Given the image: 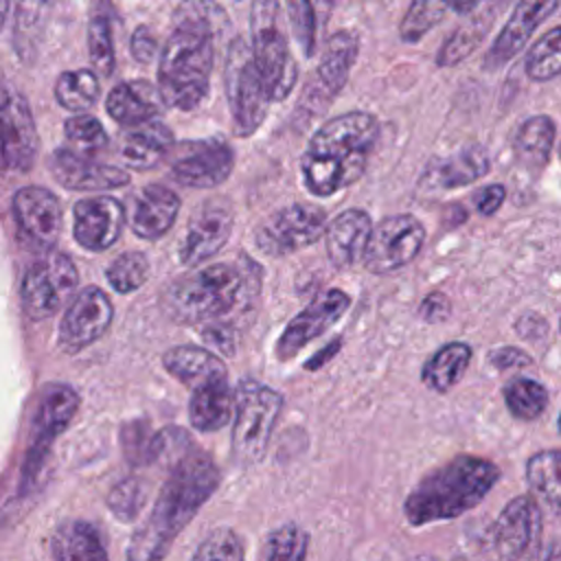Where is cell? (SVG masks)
I'll list each match as a JSON object with an SVG mask.
<instances>
[{"label": "cell", "instance_id": "9", "mask_svg": "<svg viewBox=\"0 0 561 561\" xmlns=\"http://www.w3.org/2000/svg\"><path fill=\"white\" fill-rule=\"evenodd\" d=\"M79 272L72 259L57 250H46V256L35 261L22 276L20 298L28 320H46L75 296Z\"/></svg>", "mask_w": 561, "mask_h": 561}, {"label": "cell", "instance_id": "32", "mask_svg": "<svg viewBox=\"0 0 561 561\" xmlns=\"http://www.w3.org/2000/svg\"><path fill=\"white\" fill-rule=\"evenodd\" d=\"M473 351L467 342H445L438 346L421 368V381L432 392H449L467 373Z\"/></svg>", "mask_w": 561, "mask_h": 561}, {"label": "cell", "instance_id": "11", "mask_svg": "<svg viewBox=\"0 0 561 561\" xmlns=\"http://www.w3.org/2000/svg\"><path fill=\"white\" fill-rule=\"evenodd\" d=\"M79 410V394L75 388L66 383H53L35 412L33 427H31V443L24 456L22 476H20V491H28L33 480L37 478L44 460L55 443V438L68 427L72 416Z\"/></svg>", "mask_w": 561, "mask_h": 561}, {"label": "cell", "instance_id": "51", "mask_svg": "<svg viewBox=\"0 0 561 561\" xmlns=\"http://www.w3.org/2000/svg\"><path fill=\"white\" fill-rule=\"evenodd\" d=\"M129 53L131 57L138 61V64H149L153 61V57L160 53L158 50V39L153 35V31L145 24L136 26V31L131 33V39H129Z\"/></svg>", "mask_w": 561, "mask_h": 561}, {"label": "cell", "instance_id": "42", "mask_svg": "<svg viewBox=\"0 0 561 561\" xmlns=\"http://www.w3.org/2000/svg\"><path fill=\"white\" fill-rule=\"evenodd\" d=\"M307 546L309 535L296 524H285L265 537L261 557L265 561H300L307 554Z\"/></svg>", "mask_w": 561, "mask_h": 561}, {"label": "cell", "instance_id": "55", "mask_svg": "<svg viewBox=\"0 0 561 561\" xmlns=\"http://www.w3.org/2000/svg\"><path fill=\"white\" fill-rule=\"evenodd\" d=\"M340 344H342V340H335V342H331L327 348H322L318 355H313L305 366L309 368V370H316V368H320L327 359H331L335 353H337V348H340Z\"/></svg>", "mask_w": 561, "mask_h": 561}, {"label": "cell", "instance_id": "6", "mask_svg": "<svg viewBox=\"0 0 561 561\" xmlns=\"http://www.w3.org/2000/svg\"><path fill=\"white\" fill-rule=\"evenodd\" d=\"M224 83L234 134L241 138L252 136L265 121L274 99L254 59L250 39L241 35L228 46Z\"/></svg>", "mask_w": 561, "mask_h": 561}, {"label": "cell", "instance_id": "48", "mask_svg": "<svg viewBox=\"0 0 561 561\" xmlns=\"http://www.w3.org/2000/svg\"><path fill=\"white\" fill-rule=\"evenodd\" d=\"M193 449L191 436L186 430L171 425L160 432H156V451H153V462H160L164 467H175L188 451Z\"/></svg>", "mask_w": 561, "mask_h": 561}, {"label": "cell", "instance_id": "7", "mask_svg": "<svg viewBox=\"0 0 561 561\" xmlns=\"http://www.w3.org/2000/svg\"><path fill=\"white\" fill-rule=\"evenodd\" d=\"M283 410V397L274 388L243 379L234 390L232 414V451L243 465H256L263 460L272 430Z\"/></svg>", "mask_w": 561, "mask_h": 561}, {"label": "cell", "instance_id": "60", "mask_svg": "<svg viewBox=\"0 0 561 561\" xmlns=\"http://www.w3.org/2000/svg\"><path fill=\"white\" fill-rule=\"evenodd\" d=\"M559 158H561V142H559Z\"/></svg>", "mask_w": 561, "mask_h": 561}, {"label": "cell", "instance_id": "2", "mask_svg": "<svg viewBox=\"0 0 561 561\" xmlns=\"http://www.w3.org/2000/svg\"><path fill=\"white\" fill-rule=\"evenodd\" d=\"M219 480L221 476L213 458L193 447L175 467L169 469V478L162 484L149 517L129 541L127 557L134 561L164 557L173 539L215 493Z\"/></svg>", "mask_w": 561, "mask_h": 561}, {"label": "cell", "instance_id": "49", "mask_svg": "<svg viewBox=\"0 0 561 561\" xmlns=\"http://www.w3.org/2000/svg\"><path fill=\"white\" fill-rule=\"evenodd\" d=\"M193 559L195 561H213V559L239 561L243 559V548L239 537L232 530L217 528L206 539H202V543L193 552Z\"/></svg>", "mask_w": 561, "mask_h": 561}, {"label": "cell", "instance_id": "12", "mask_svg": "<svg viewBox=\"0 0 561 561\" xmlns=\"http://www.w3.org/2000/svg\"><path fill=\"white\" fill-rule=\"evenodd\" d=\"M329 226L327 213L313 204H291L270 215L254 232V243L265 256H287L313 245Z\"/></svg>", "mask_w": 561, "mask_h": 561}, {"label": "cell", "instance_id": "35", "mask_svg": "<svg viewBox=\"0 0 561 561\" xmlns=\"http://www.w3.org/2000/svg\"><path fill=\"white\" fill-rule=\"evenodd\" d=\"M114 9L110 0H92L88 18V55L90 64L101 77H110L116 66L112 37Z\"/></svg>", "mask_w": 561, "mask_h": 561}, {"label": "cell", "instance_id": "40", "mask_svg": "<svg viewBox=\"0 0 561 561\" xmlns=\"http://www.w3.org/2000/svg\"><path fill=\"white\" fill-rule=\"evenodd\" d=\"M149 276V259L142 252L127 250L118 254L105 270L110 287L118 294H131L145 285Z\"/></svg>", "mask_w": 561, "mask_h": 561}, {"label": "cell", "instance_id": "22", "mask_svg": "<svg viewBox=\"0 0 561 561\" xmlns=\"http://www.w3.org/2000/svg\"><path fill=\"white\" fill-rule=\"evenodd\" d=\"M491 169L489 151L482 145H467L447 156H434L421 171L416 186L423 193H443L451 188H462L480 178H484Z\"/></svg>", "mask_w": 561, "mask_h": 561}, {"label": "cell", "instance_id": "57", "mask_svg": "<svg viewBox=\"0 0 561 561\" xmlns=\"http://www.w3.org/2000/svg\"><path fill=\"white\" fill-rule=\"evenodd\" d=\"M318 15H329V11L337 4V0H311Z\"/></svg>", "mask_w": 561, "mask_h": 561}, {"label": "cell", "instance_id": "50", "mask_svg": "<svg viewBox=\"0 0 561 561\" xmlns=\"http://www.w3.org/2000/svg\"><path fill=\"white\" fill-rule=\"evenodd\" d=\"M202 337H204L208 348L219 351L221 355H232L234 353L237 335H234V329L230 324H224L219 320H210V324H206L202 329Z\"/></svg>", "mask_w": 561, "mask_h": 561}, {"label": "cell", "instance_id": "14", "mask_svg": "<svg viewBox=\"0 0 561 561\" xmlns=\"http://www.w3.org/2000/svg\"><path fill=\"white\" fill-rule=\"evenodd\" d=\"M37 149V127L26 99L20 92H4L0 96V169L31 171Z\"/></svg>", "mask_w": 561, "mask_h": 561}, {"label": "cell", "instance_id": "54", "mask_svg": "<svg viewBox=\"0 0 561 561\" xmlns=\"http://www.w3.org/2000/svg\"><path fill=\"white\" fill-rule=\"evenodd\" d=\"M451 311V302L449 298L443 294V291H432L427 294L421 305H419V316L430 322V324H436V322H445L447 316Z\"/></svg>", "mask_w": 561, "mask_h": 561}, {"label": "cell", "instance_id": "56", "mask_svg": "<svg viewBox=\"0 0 561 561\" xmlns=\"http://www.w3.org/2000/svg\"><path fill=\"white\" fill-rule=\"evenodd\" d=\"M449 11H456V13H469L478 7L480 0H445Z\"/></svg>", "mask_w": 561, "mask_h": 561}, {"label": "cell", "instance_id": "38", "mask_svg": "<svg viewBox=\"0 0 561 561\" xmlns=\"http://www.w3.org/2000/svg\"><path fill=\"white\" fill-rule=\"evenodd\" d=\"M506 410L517 421H537L548 408V390L541 381L530 377H515L502 390Z\"/></svg>", "mask_w": 561, "mask_h": 561}, {"label": "cell", "instance_id": "16", "mask_svg": "<svg viewBox=\"0 0 561 561\" xmlns=\"http://www.w3.org/2000/svg\"><path fill=\"white\" fill-rule=\"evenodd\" d=\"M351 307V296L342 289H327L316 300H311L296 318L287 322L278 342L276 357L291 359L298 355L309 342L327 333Z\"/></svg>", "mask_w": 561, "mask_h": 561}, {"label": "cell", "instance_id": "1", "mask_svg": "<svg viewBox=\"0 0 561 561\" xmlns=\"http://www.w3.org/2000/svg\"><path fill=\"white\" fill-rule=\"evenodd\" d=\"M228 24L215 0H182L158 55V90L164 105L191 112L208 96L215 39Z\"/></svg>", "mask_w": 561, "mask_h": 561}, {"label": "cell", "instance_id": "8", "mask_svg": "<svg viewBox=\"0 0 561 561\" xmlns=\"http://www.w3.org/2000/svg\"><path fill=\"white\" fill-rule=\"evenodd\" d=\"M250 44L274 101H283L296 85L298 66L278 22V0H254L250 11Z\"/></svg>", "mask_w": 561, "mask_h": 561}, {"label": "cell", "instance_id": "26", "mask_svg": "<svg viewBox=\"0 0 561 561\" xmlns=\"http://www.w3.org/2000/svg\"><path fill=\"white\" fill-rule=\"evenodd\" d=\"M178 213L180 197L162 184H149L142 186L140 193H136V197L131 199L129 224L136 237L145 241H156L171 230Z\"/></svg>", "mask_w": 561, "mask_h": 561}, {"label": "cell", "instance_id": "27", "mask_svg": "<svg viewBox=\"0 0 561 561\" xmlns=\"http://www.w3.org/2000/svg\"><path fill=\"white\" fill-rule=\"evenodd\" d=\"M121 138V153L125 164L138 171L160 164L175 145L171 129L156 118L129 125Z\"/></svg>", "mask_w": 561, "mask_h": 561}, {"label": "cell", "instance_id": "53", "mask_svg": "<svg viewBox=\"0 0 561 561\" xmlns=\"http://www.w3.org/2000/svg\"><path fill=\"white\" fill-rule=\"evenodd\" d=\"M504 199H506V188H504V184H486V186H482V188L473 195V206H476L478 215L491 217V215H495V213L502 208Z\"/></svg>", "mask_w": 561, "mask_h": 561}, {"label": "cell", "instance_id": "10", "mask_svg": "<svg viewBox=\"0 0 561 561\" xmlns=\"http://www.w3.org/2000/svg\"><path fill=\"white\" fill-rule=\"evenodd\" d=\"M423 243L425 226L414 215H388L373 226L362 263L370 274H392L410 265L423 250Z\"/></svg>", "mask_w": 561, "mask_h": 561}, {"label": "cell", "instance_id": "3", "mask_svg": "<svg viewBox=\"0 0 561 561\" xmlns=\"http://www.w3.org/2000/svg\"><path fill=\"white\" fill-rule=\"evenodd\" d=\"M379 138V121L370 112L353 110L327 121L309 140L302 160V182L309 193L329 197L355 184Z\"/></svg>", "mask_w": 561, "mask_h": 561}, {"label": "cell", "instance_id": "15", "mask_svg": "<svg viewBox=\"0 0 561 561\" xmlns=\"http://www.w3.org/2000/svg\"><path fill=\"white\" fill-rule=\"evenodd\" d=\"M114 307L101 287H83L75 294L61 322L57 344L64 353H79L96 342L112 324Z\"/></svg>", "mask_w": 561, "mask_h": 561}, {"label": "cell", "instance_id": "59", "mask_svg": "<svg viewBox=\"0 0 561 561\" xmlns=\"http://www.w3.org/2000/svg\"><path fill=\"white\" fill-rule=\"evenodd\" d=\"M557 430H559V434H561V412H559V416H557Z\"/></svg>", "mask_w": 561, "mask_h": 561}, {"label": "cell", "instance_id": "58", "mask_svg": "<svg viewBox=\"0 0 561 561\" xmlns=\"http://www.w3.org/2000/svg\"><path fill=\"white\" fill-rule=\"evenodd\" d=\"M9 4H11V0H0V31H2L4 22H7V15H9Z\"/></svg>", "mask_w": 561, "mask_h": 561}, {"label": "cell", "instance_id": "34", "mask_svg": "<svg viewBox=\"0 0 561 561\" xmlns=\"http://www.w3.org/2000/svg\"><path fill=\"white\" fill-rule=\"evenodd\" d=\"M50 554L57 561H101L107 559L99 530L88 522L59 524L50 537Z\"/></svg>", "mask_w": 561, "mask_h": 561}, {"label": "cell", "instance_id": "17", "mask_svg": "<svg viewBox=\"0 0 561 561\" xmlns=\"http://www.w3.org/2000/svg\"><path fill=\"white\" fill-rule=\"evenodd\" d=\"M232 224L234 215L226 199L213 197L197 206V210L188 219V228L182 239L180 261L188 267H195L213 259L230 239Z\"/></svg>", "mask_w": 561, "mask_h": 561}, {"label": "cell", "instance_id": "25", "mask_svg": "<svg viewBox=\"0 0 561 561\" xmlns=\"http://www.w3.org/2000/svg\"><path fill=\"white\" fill-rule=\"evenodd\" d=\"M373 230V219L362 208H346L335 215L324 230L327 256L337 270H348L364 259Z\"/></svg>", "mask_w": 561, "mask_h": 561}, {"label": "cell", "instance_id": "47", "mask_svg": "<svg viewBox=\"0 0 561 561\" xmlns=\"http://www.w3.org/2000/svg\"><path fill=\"white\" fill-rule=\"evenodd\" d=\"M285 2H287L294 37L298 39L302 53L311 57L316 50V35H318V13L313 9V2L311 0H285Z\"/></svg>", "mask_w": 561, "mask_h": 561}, {"label": "cell", "instance_id": "28", "mask_svg": "<svg viewBox=\"0 0 561 561\" xmlns=\"http://www.w3.org/2000/svg\"><path fill=\"white\" fill-rule=\"evenodd\" d=\"M162 105L164 101L158 85H151L145 79L121 81L110 90L105 99L107 114L123 127L156 118Z\"/></svg>", "mask_w": 561, "mask_h": 561}, {"label": "cell", "instance_id": "4", "mask_svg": "<svg viewBox=\"0 0 561 561\" xmlns=\"http://www.w3.org/2000/svg\"><path fill=\"white\" fill-rule=\"evenodd\" d=\"M500 480V467L482 456L458 454L425 473L403 500L410 526L449 522L478 506Z\"/></svg>", "mask_w": 561, "mask_h": 561}, {"label": "cell", "instance_id": "21", "mask_svg": "<svg viewBox=\"0 0 561 561\" xmlns=\"http://www.w3.org/2000/svg\"><path fill=\"white\" fill-rule=\"evenodd\" d=\"M48 169L53 178L68 191H114L129 184V173L96 162L85 151H72V149H55L48 158Z\"/></svg>", "mask_w": 561, "mask_h": 561}, {"label": "cell", "instance_id": "13", "mask_svg": "<svg viewBox=\"0 0 561 561\" xmlns=\"http://www.w3.org/2000/svg\"><path fill=\"white\" fill-rule=\"evenodd\" d=\"M234 151L224 138H197L173 145L171 175L188 188H215L228 180Z\"/></svg>", "mask_w": 561, "mask_h": 561}, {"label": "cell", "instance_id": "33", "mask_svg": "<svg viewBox=\"0 0 561 561\" xmlns=\"http://www.w3.org/2000/svg\"><path fill=\"white\" fill-rule=\"evenodd\" d=\"M557 140V125L546 114H535L522 121L513 138V153L526 169L541 171L548 164Z\"/></svg>", "mask_w": 561, "mask_h": 561}, {"label": "cell", "instance_id": "5", "mask_svg": "<svg viewBox=\"0 0 561 561\" xmlns=\"http://www.w3.org/2000/svg\"><path fill=\"white\" fill-rule=\"evenodd\" d=\"M241 287L243 276L237 265L215 263L178 278L164 294L167 311L184 324L219 320L237 305Z\"/></svg>", "mask_w": 561, "mask_h": 561}, {"label": "cell", "instance_id": "45", "mask_svg": "<svg viewBox=\"0 0 561 561\" xmlns=\"http://www.w3.org/2000/svg\"><path fill=\"white\" fill-rule=\"evenodd\" d=\"M142 504H145V484L136 476L121 480L107 493V508L121 522H134Z\"/></svg>", "mask_w": 561, "mask_h": 561}, {"label": "cell", "instance_id": "41", "mask_svg": "<svg viewBox=\"0 0 561 561\" xmlns=\"http://www.w3.org/2000/svg\"><path fill=\"white\" fill-rule=\"evenodd\" d=\"M449 11L445 0H412L408 13L401 20L399 35L405 44L419 42L423 35H427Z\"/></svg>", "mask_w": 561, "mask_h": 561}, {"label": "cell", "instance_id": "24", "mask_svg": "<svg viewBox=\"0 0 561 561\" xmlns=\"http://www.w3.org/2000/svg\"><path fill=\"white\" fill-rule=\"evenodd\" d=\"M357 50H359V42L351 31L333 33L324 44L322 57L313 72V81L305 92V96L318 101L320 105H327L329 101H333L348 81L351 68L357 59Z\"/></svg>", "mask_w": 561, "mask_h": 561}, {"label": "cell", "instance_id": "30", "mask_svg": "<svg viewBox=\"0 0 561 561\" xmlns=\"http://www.w3.org/2000/svg\"><path fill=\"white\" fill-rule=\"evenodd\" d=\"M162 366L171 377H175L191 390L206 381L228 377V370L219 355H215L213 348L206 346H173L162 355Z\"/></svg>", "mask_w": 561, "mask_h": 561}, {"label": "cell", "instance_id": "43", "mask_svg": "<svg viewBox=\"0 0 561 561\" xmlns=\"http://www.w3.org/2000/svg\"><path fill=\"white\" fill-rule=\"evenodd\" d=\"M121 447L125 454V460L131 467H145L153 462L156 451V432L151 430L149 421L134 419L123 423L121 427Z\"/></svg>", "mask_w": 561, "mask_h": 561}, {"label": "cell", "instance_id": "29", "mask_svg": "<svg viewBox=\"0 0 561 561\" xmlns=\"http://www.w3.org/2000/svg\"><path fill=\"white\" fill-rule=\"evenodd\" d=\"M234 414V392L228 377L206 381L191 390L188 421L197 432H215Z\"/></svg>", "mask_w": 561, "mask_h": 561}, {"label": "cell", "instance_id": "52", "mask_svg": "<svg viewBox=\"0 0 561 561\" xmlns=\"http://www.w3.org/2000/svg\"><path fill=\"white\" fill-rule=\"evenodd\" d=\"M489 364L495 366L497 370H513V368H526L533 364V357L517 348V346H500L489 353Z\"/></svg>", "mask_w": 561, "mask_h": 561}, {"label": "cell", "instance_id": "44", "mask_svg": "<svg viewBox=\"0 0 561 561\" xmlns=\"http://www.w3.org/2000/svg\"><path fill=\"white\" fill-rule=\"evenodd\" d=\"M484 33H486V20L484 18L476 20V22H469V24L460 26L458 31H454L445 39V44L440 46V50L436 55V66L449 68V66H456V64L465 61L478 48Z\"/></svg>", "mask_w": 561, "mask_h": 561}, {"label": "cell", "instance_id": "20", "mask_svg": "<svg viewBox=\"0 0 561 561\" xmlns=\"http://www.w3.org/2000/svg\"><path fill=\"white\" fill-rule=\"evenodd\" d=\"M75 241L88 252L112 248L125 226V208L112 195L83 197L72 208Z\"/></svg>", "mask_w": 561, "mask_h": 561}, {"label": "cell", "instance_id": "31", "mask_svg": "<svg viewBox=\"0 0 561 561\" xmlns=\"http://www.w3.org/2000/svg\"><path fill=\"white\" fill-rule=\"evenodd\" d=\"M57 0H15L13 48L24 64L35 61Z\"/></svg>", "mask_w": 561, "mask_h": 561}, {"label": "cell", "instance_id": "18", "mask_svg": "<svg viewBox=\"0 0 561 561\" xmlns=\"http://www.w3.org/2000/svg\"><path fill=\"white\" fill-rule=\"evenodd\" d=\"M541 533V508L533 495L513 497L491 526V546L500 559H522Z\"/></svg>", "mask_w": 561, "mask_h": 561}, {"label": "cell", "instance_id": "19", "mask_svg": "<svg viewBox=\"0 0 561 561\" xmlns=\"http://www.w3.org/2000/svg\"><path fill=\"white\" fill-rule=\"evenodd\" d=\"M11 208L20 234L39 250H53L61 232L59 199L48 188L31 184L15 191Z\"/></svg>", "mask_w": 561, "mask_h": 561}, {"label": "cell", "instance_id": "36", "mask_svg": "<svg viewBox=\"0 0 561 561\" xmlns=\"http://www.w3.org/2000/svg\"><path fill=\"white\" fill-rule=\"evenodd\" d=\"M530 491L561 517V449L533 454L524 467Z\"/></svg>", "mask_w": 561, "mask_h": 561}, {"label": "cell", "instance_id": "37", "mask_svg": "<svg viewBox=\"0 0 561 561\" xmlns=\"http://www.w3.org/2000/svg\"><path fill=\"white\" fill-rule=\"evenodd\" d=\"M99 94H101V85H99V75L94 70H88V68L66 70L57 77L55 99L68 112L79 114L90 110L96 103Z\"/></svg>", "mask_w": 561, "mask_h": 561}, {"label": "cell", "instance_id": "46", "mask_svg": "<svg viewBox=\"0 0 561 561\" xmlns=\"http://www.w3.org/2000/svg\"><path fill=\"white\" fill-rule=\"evenodd\" d=\"M66 138L81 151L92 153L96 149H103L107 145V134L103 129V125L99 123V118L90 116V114H75L66 121L64 125Z\"/></svg>", "mask_w": 561, "mask_h": 561}, {"label": "cell", "instance_id": "39", "mask_svg": "<svg viewBox=\"0 0 561 561\" xmlns=\"http://www.w3.org/2000/svg\"><path fill=\"white\" fill-rule=\"evenodd\" d=\"M524 72L530 81H550L561 75V24L543 33L526 53Z\"/></svg>", "mask_w": 561, "mask_h": 561}, {"label": "cell", "instance_id": "23", "mask_svg": "<svg viewBox=\"0 0 561 561\" xmlns=\"http://www.w3.org/2000/svg\"><path fill=\"white\" fill-rule=\"evenodd\" d=\"M557 7L559 0H519L486 50L484 68L497 70L506 66L526 46L537 26L557 11Z\"/></svg>", "mask_w": 561, "mask_h": 561}]
</instances>
